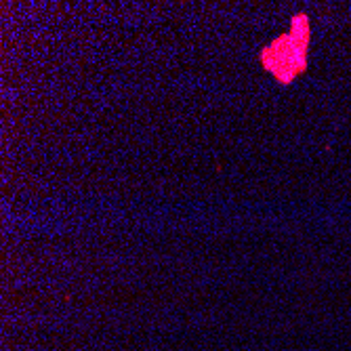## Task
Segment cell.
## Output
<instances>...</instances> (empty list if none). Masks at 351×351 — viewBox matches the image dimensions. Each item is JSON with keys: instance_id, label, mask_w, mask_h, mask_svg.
Returning a JSON list of instances; mask_svg holds the SVG:
<instances>
[{"instance_id": "1", "label": "cell", "mask_w": 351, "mask_h": 351, "mask_svg": "<svg viewBox=\"0 0 351 351\" xmlns=\"http://www.w3.org/2000/svg\"><path fill=\"white\" fill-rule=\"evenodd\" d=\"M307 45H309V19L297 13L291 23L289 34H282L263 47L259 53L261 66L282 84L293 82L303 74L307 66Z\"/></svg>"}]
</instances>
